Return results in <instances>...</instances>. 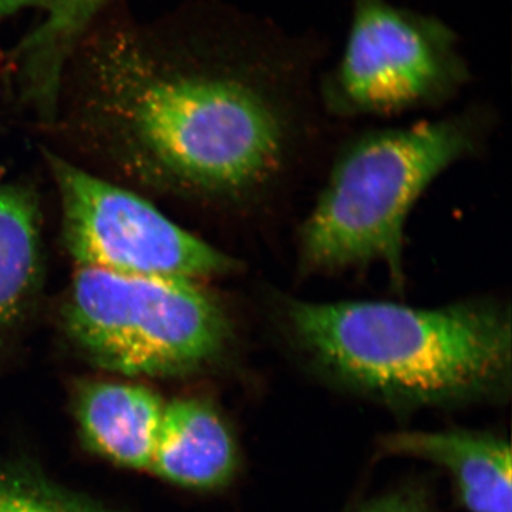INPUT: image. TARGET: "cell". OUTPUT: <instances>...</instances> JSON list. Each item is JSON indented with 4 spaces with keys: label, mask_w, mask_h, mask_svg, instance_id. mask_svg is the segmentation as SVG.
<instances>
[{
    "label": "cell",
    "mask_w": 512,
    "mask_h": 512,
    "mask_svg": "<svg viewBox=\"0 0 512 512\" xmlns=\"http://www.w3.org/2000/svg\"><path fill=\"white\" fill-rule=\"evenodd\" d=\"M52 126L117 177L173 197L245 194L274 175L285 148L264 94L197 59L170 23L106 8L67 59Z\"/></svg>",
    "instance_id": "cell-1"
},
{
    "label": "cell",
    "mask_w": 512,
    "mask_h": 512,
    "mask_svg": "<svg viewBox=\"0 0 512 512\" xmlns=\"http://www.w3.org/2000/svg\"><path fill=\"white\" fill-rule=\"evenodd\" d=\"M289 338L343 386L399 406L500 399L511 386L510 312L471 301L414 308L286 299Z\"/></svg>",
    "instance_id": "cell-2"
},
{
    "label": "cell",
    "mask_w": 512,
    "mask_h": 512,
    "mask_svg": "<svg viewBox=\"0 0 512 512\" xmlns=\"http://www.w3.org/2000/svg\"><path fill=\"white\" fill-rule=\"evenodd\" d=\"M463 119L372 131L343 150L301 231L309 271L336 272L383 262L403 279L409 212L441 173L473 148Z\"/></svg>",
    "instance_id": "cell-3"
},
{
    "label": "cell",
    "mask_w": 512,
    "mask_h": 512,
    "mask_svg": "<svg viewBox=\"0 0 512 512\" xmlns=\"http://www.w3.org/2000/svg\"><path fill=\"white\" fill-rule=\"evenodd\" d=\"M59 328L93 366L137 377H185L217 365L232 342L221 303L198 282L77 266Z\"/></svg>",
    "instance_id": "cell-4"
},
{
    "label": "cell",
    "mask_w": 512,
    "mask_h": 512,
    "mask_svg": "<svg viewBox=\"0 0 512 512\" xmlns=\"http://www.w3.org/2000/svg\"><path fill=\"white\" fill-rule=\"evenodd\" d=\"M43 160L59 200L64 249L77 266L198 284L238 268L136 191L49 148Z\"/></svg>",
    "instance_id": "cell-5"
},
{
    "label": "cell",
    "mask_w": 512,
    "mask_h": 512,
    "mask_svg": "<svg viewBox=\"0 0 512 512\" xmlns=\"http://www.w3.org/2000/svg\"><path fill=\"white\" fill-rule=\"evenodd\" d=\"M466 80L446 23L387 0H353L345 50L325 96L343 114H390L446 99Z\"/></svg>",
    "instance_id": "cell-6"
},
{
    "label": "cell",
    "mask_w": 512,
    "mask_h": 512,
    "mask_svg": "<svg viewBox=\"0 0 512 512\" xmlns=\"http://www.w3.org/2000/svg\"><path fill=\"white\" fill-rule=\"evenodd\" d=\"M45 278L39 195L32 185L0 171V356L32 325Z\"/></svg>",
    "instance_id": "cell-7"
},
{
    "label": "cell",
    "mask_w": 512,
    "mask_h": 512,
    "mask_svg": "<svg viewBox=\"0 0 512 512\" xmlns=\"http://www.w3.org/2000/svg\"><path fill=\"white\" fill-rule=\"evenodd\" d=\"M384 450L443 467L470 512H512V456L508 441L471 430L403 431Z\"/></svg>",
    "instance_id": "cell-8"
},
{
    "label": "cell",
    "mask_w": 512,
    "mask_h": 512,
    "mask_svg": "<svg viewBox=\"0 0 512 512\" xmlns=\"http://www.w3.org/2000/svg\"><path fill=\"white\" fill-rule=\"evenodd\" d=\"M165 403L143 384L94 380L77 387L74 413L94 453L116 466L148 471Z\"/></svg>",
    "instance_id": "cell-9"
},
{
    "label": "cell",
    "mask_w": 512,
    "mask_h": 512,
    "mask_svg": "<svg viewBox=\"0 0 512 512\" xmlns=\"http://www.w3.org/2000/svg\"><path fill=\"white\" fill-rule=\"evenodd\" d=\"M237 468L234 439L220 413L205 400L165 403L151 458V473L192 490L227 484Z\"/></svg>",
    "instance_id": "cell-10"
},
{
    "label": "cell",
    "mask_w": 512,
    "mask_h": 512,
    "mask_svg": "<svg viewBox=\"0 0 512 512\" xmlns=\"http://www.w3.org/2000/svg\"><path fill=\"white\" fill-rule=\"evenodd\" d=\"M111 0H53L46 16L12 50L23 103L50 126L59 104L67 59L77 40Z\"/></svg>",
    "instance_id": "cell-11"
},
{
    "label": "cell",
    "mask_w": 512,
    "mask_h": 512,
    "mask_svg": "<svg viewBox=\"0 0 512 512\" xmlns=\"http://www.w3.org/2000/svg\"><path fill=\"white\" fill-rule=\"evenodd\" d=\"M0 512H113L22 467L0 466Z\"/></svg>",
    "instance_id": "cell-12"
},
{
    "label": "cell",
    "mask_w": 512,
    "mask_h": 512,
    "mask_svg": "<svg viewBox=\"0 0 512 512\" xmlns=\"http://www.w3.org/2000/svg\"><path fill=\"white\" fill-rule=\"evenodd\" d=\"M357 512H431L427 504L410 491H400L373 501Z\"/></svg>",
    "instance_id": "cell-13"
},
{
    "label": "cell",
    "mask_w": 512,
    "mask_h": 512,
    "mask_svg": "<svg viewBox=\"0 0 512 512\" xmlns=\"http://www.w3.org/2000/svg\"><path fill=\"white\" fill-rule=\"evenodd\" d=\"M53 0H0V22L19 10L28 8H49Z\"/></svg>",
    "instance_id": "cell-14"
}]
</instances>
